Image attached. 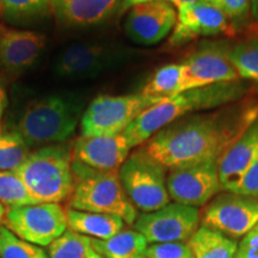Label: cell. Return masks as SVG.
<instances>
[{
    "label": "cell",
    "instance_id": "obj_19",
    "mask_svg": "<svg viewBox=\"0 0 258 258\" xmlns=\"http://www.w3.org/2000/svg\"><path fill=\"white\" fill-rule=\"evenodd\" d=\"M123 0H50V11L61 25L71 29L95 27L109 19Z\"/></svg>",
    "mask_w": 258,
    "mask_h": 258
},
{
    "label": "cell",
    "instance_id": "obj_28",
    "mask_svg": "<svg viewBox=\"0 0 258 258\" xmlns=\"http://www.w3.org/2000/svg\"><path fill=\"white\" fill-rule=\"evenodd\" d=\"M228 57L239 77L258 84V37L235 46Z\"/></svg>",
    "mask_w": 258,
    "mask_h": 258
},
{
    "label": "cell",
    "instance_id": "obj_38",
    "mask_svg": "<svg viewBox=\"0 0 258 258\" xmlns=\"http://www.w3.org/2000/svg\"><path fill=\"white\" fill-rule=\"evenodd\" d=\"M6 208H5V206L3 205L2 202H0V221H3L5 219V215H6Z\"/></svg>",
    "mask_w": 258,
    "mask_h": 258
},
{
    "label": "cell",
    "instance_id": "obj_9",
    "mask_svg": "<svg viewBox=\"0 0 258 258\" xmlns=\"http://www.w3.org/2000/svg\"><path fill=\"white\" fill-rule=\"evenodd\" d=\"M200 211L191 206L172 202L156 212L138 215L134 227L148 244L186 243L200 227Z\"/></svg>",
    "mask_w": 258,
    "mask_h": 258
},
{
    "label": "cell",
    "instance_id": "obj_7",
    "mask_svg": "<svg viewBox=\"0 0 258 258\" xmlns=\"http://www.w3.org/2000/svg\"><path fill=\"white\" fill-rule=\"evenodd\" d=\"M161 99L164 98L146 96L141 92L124 96H98L82 116V137L123 133L141 112Z\"/></svg>",
    "mask_w": 258,
    "mask_h": 258
},
{
    "label": "cell",
    "instance_id": "obj_1",
    "mask_svg": "<svg viewBox=\"0 0 258 258\" xmlns=\"http://www.w3.org/2000/svg\"><path fill=\"white\" fill-rule=\"evenodd\" d=\"M258 118L256 109L238 115L185 116L154 134L144 148L166 169L218 161L224 152Z\"/></svg>",
    "mask_w": 258,
    "mask_h": 258
},
{
    "label": "cell",
    "instance_id": "obj_39",
    "mask_svg": "<svg viewBox=\"0 0 258 258\" xmlns=\"http://www.w3.org/2000/svg\"><path fill=\"white\" fill-rule=\"evenodd\" d=\"M0 14H2V12H0Z\"/></svg>",
    "mask_w": 258,
    "mask_h": 258
},
{
    "label": "cell",
    "instance_id": "obj_18",
    "mask_svg": "<svg viewBox=\"0 0 258 258\" xmlns=\"http://www.w3.org/2000/svg\"><path fill=\"white\" fill-rule=\"evenodd\" d=\"M258 158V118L231 145L218 160L219 178L224 190L234 192L241 178Z\"/></svg>",
    "mask_w": 258,
    "mask_h": 258
},
{
    "label": "cell",
    "instance_id": "obj_25",
    "mask_svg": "<svg viewBox=\"0 0 258 258\" xmlns=\"http://www.w3.org/2000/svg\"><path fill=\"white\" fill-rule=\"evenodd\" d=\"M30 153L27 141L16 129L0 128V171H17Z\"/></svg>",
    "mask_w": 258,
    "mask_h": 258
},
{
    "label": "cell",
    "instance_id": "obj_37",
    "mask_svg": "<svg viewBox=\"0 0 258 258\" xmlns=\"http://www.w3.org/2000/svg\"><path fill=\"white\" fill-rule=\"evenodd\" d=\"M251 2V8H252L253 15L258 16V0H250Z\"/></svg>",
    "mask_w": 258,
    "mask_h": 258
},
{
    "label": "cell",
    "instance_id": "obj_31",
    "mask_svg": "<svg viewBox=\"0 0 258 258\" xmlns=\"http://www.w3.org/2000/svg\"><path fill=\"white\" fill-rule=\"evenodd\" d=\"M205 2L211 3L230 19L244 17L251 8L250 0H205Z\"/></svg>",
    "mask_w": 258,
    "mask_h": 258
},
{
    "label": "cell",
    "instance_id": "obj_32",
    "mask_svg": "<svg viewBox=\"0 0 258 258\" xmlns=\"http://www.w3.org/2000/svg\"><path fill=\"white\" fill-rule=\"evenodd\" d=\"M234 192L258 198V158L253 161L249 170L245 172Z\"/></svg>",
    "mask_w": 258,
    "mask_h": 258
},
{
    "label": "cell",
    "instance_id": "obj_12",
    "mask_svg": "<svg viewBox=\"0 0 258 258\" xmlns=\"http://www.w3.org/2000/svg\"><path fill=\"white\" fill-rule=\"evenodd\" d=\"M232 35L228 18L211 3L199 2L177 8V21L169 38L171 47H179L202 36Z\"/></svg>",
    "mask_w": 258,
    "mask_h": 258
},
{
    "label": "cell",
    "instance_id": "obj_10",
    "mask_svg": "<svg viewBox=\"0 0 258 258\" xmlns=\"http://www.w3.org/2000/svg\"><path fill=\"white\" fill-rule=\"evenodd\" d=\"M257 224L258 198L231 191L218 195L202 215V226L232 239L243 238Z\"/></svg>",
    "mask_w": 258,
    "mask_h": 258
},
{
    "label": "cell",
    "instance_id": "obj_17",
    "mask_svg": "<svg viewBox=\"0 0 258 258\" xmlns=\"http://www.w3.org/2000/svg\"><path fill=\"white\" fill-rule=\"evenodd\" d=\"M111 53L104 46L90 42H77L66 47L56 57L54 72L70 79L91 78L110 63Z\"/></svg>",
    "mask_w": 258,
    "mask_h": 258
},
{
    "label": "cell",
    "instance_id": "obj_22",
    "mask_svg": "<svg viewBox=\"0 0 258 258\" xmlns=\"http://www.w3.org/2000/svg\"><path fill=\"white\" fill-rule=\"evenodd\" d=\"M95 250L102 258H145L146 238L137 230H122L109 239H92Z\"/></svg>",
    "mask_w": 258,
    "mask_h": 258
},
{
    "label": "cell",
    "instance_id": "obj_11",
    "mask_svg": "<svg viewBox=\"0 0 258 258\" xmlns=\"http://www.w3.org/2000/svg\"><path fill=\"white\" fill-rule=\"evenodd\" d=\"M166 186L173 202L196 208L205 206L222 190L218 161L171 169Z\"/></svg>",
    "mask_w": 258,
    "mask_h": 258
},
{
    "label": "cell",
    "instance_id": "obj_6",
    "mask_svg": "<svg viewBox=\"0 0 258 258\" xmlns=\"http://www.w3.org/2000/svg\"><path fill=\"white\" fill-rule=\"evenodd\" d=\"M129 201L143 213L156 212L170 203L166 186V167L146 152L135 150L118 170Z\"/></svg>",
    "mask_w": 258,
    "mask_h": 258
},
{
    "label": "cell",
    "instance_id": "obj_33",
    "mask_svg": "<svg viewBox=\"0 0 258 258\" xmlns=\"http://www.w3.org/2000/svg\"><path fill=\"white\" fill-rule=\"evenodd\" d=\"M234 258H258V224L241 238Z\"/></svg>",
    "mask_w": 258,
    "mask_h": 258
},
{
    "label": "cell",
    "instance_id": "obj_34",
    "mask_svg": "<svg viewBox=\"0 0 258 258\" xmlns=\"http://www.w3.org/2000/svg\"><path fill=\"white\" fill-rule=\"evenodd\" d=\"M6 106H8V93H6L4 79L0 76V122H2L3 116H4Z\"/></svg>",
    "mask_w": 258,
    "mask_h": 258
},
{
    "label": "cell",
    "instance_id": "obj_30",
    "mask_svg": "<svg viewBox=\"0 0 258 258\" xmlns=\"http://www.w3.org/2000/svg\"><path fill=\"white\" fill-rule=\"evenodd\" d=\"M146 258H194L188 243L172 241V243L148 244Z\"/></svg>",
    "mask_w": 258,
    "mask_h": 258
},
{
    "label": "cell",
    "instance_id": "obj_3",
    "mask_svg": "<svg viewBox=\"0 0 258 258\" xmlns=\"http://www.w3.org/2000/svg\"><path fill=\"white\" fill-rule=\"evenodd\" d=\"M73 190L69 198L71 209L102 213L120 217L125 224L134 225L137 208L129 201L118 171H99L79 161H72Z\"/></svg>",
    "mask_w": 258,
    "mask_h": 258
},
{
    "label": "cell",
    "instance_id": "obj_20",
    "mask_svg": "<svg viewBox=\"0 0 258 258\" xmlns=\"http://www.w3.org/2000/svg\"><path fill=\"white\" fill-rule=\"evenodd\" d=\"M66 215L69 230L92 239H109L123 230L125 224L116 215L76 211L71 208L66 211Z\"/></svg>",
    "mask_w": 258,
    "mask_h": 258
},
{
    "label": "cell",
    "instance_id": "obj_15",
    "mask_svg": "<svg viewBox=\"0 0 258 258\" xmlns=\"http://www.w3.org/2000/svg\"><path fill=\"white\" fill-rule=\"evenodd\" d=\"M184 82L182 92L206 88L222 83L239 80V74L231 63L228 53L220 48H207L192 54L185 61Z\"/></svg>",
    "mask_w": 258,
    "mask_h": 258
},
{
    "label": "cell",
    "instance_id": "obj_35",
    "mask_svg": "<svg viewBox=\"0 0 258 258\" xmlns=\"http://www.w3.org/2000/svg\"><path fill=\"white\" fill-rule=\"evenodd\" d=\"M150 2H167L171 3L173 5L175 0H123L121 5V11H124V10L131 9L132 6L138 5V4H143V3H150Z\"/></svg>",
    "mask_w": 258,
    "mask_h": 258
},
{
    "label": "cell",
    "instance_id": "obj_23",
    "mask_svg": "<svg viewBox=\"0 0 258 258\" xmlns=\"http://www.w3.org/2000/svg\"><path fill=\"white\" fill-rule=\"evenodd\" d=\"M184 63L165 64L151 77V79L141 90V93L151 97H160V98H166L180 93L184 82Z\"/></svg>",
    "mask_w": 258,
    "mask_h": 258
},
{
    "label": "cell",
    "instance_id": "obj_26",
    "mask_svg": "<svg viewBox=\"0 0 258 258\" xmlns=\"http://www.w3.org/2000/svg\"><path fill=\"white\" fill-rule=\"evenodd\" d=\"M0 202L10 208L38 203L15 171H0Z\"/></svg>",
    "mask_w": 258,
    "mask_h": 258
},
{
    "label": "cell",
    "instance_id": "obj_14",
    "mask_svg": "<svg viewBox=\"0 0 258 258\" xmlns=\"http://www.w3.org/2000/svg\"><path fill=\"white\" fill-rule=\"evenodd\" d=\"M132 145L124 133L77 139L73 160L99 171H118L131 154Z\"/></svg>",
    "mask_w": 258,
    "mask_h": 258
},
{
    "label": "cell",
    "instance_id": "obj_13",
    "mask_svg": "<svg viewBox=\"0 0 258 258\" xmlns=\"http://www.w3.org/2000/svg\"><path fill=\"white\" fill-rule=\"evenodd\" d=\"M177 21V9L167 2L132 6L124 21L128 37L141 46H154L170 35Z\"/></svg>",
    "mask_w": 258,
    "mask_h": 258
},
{
    "label": "cell",
    "instance_id": "obj_16",
    "mask_svg": "<svg viewBox=\"0 0 258 258\" xmlns=\"http://www.w3.org/2000/svg\"><path fill=\"white\" fill-rule=\"evenodd\" d=\"M47 46L43 34L0 25V67L18 73L34 66Z\"/></svg>",
    "mask_w": 258,
    "mask_h": 258
},
{
    "label": "cell",
    "instance_id": "obj_8",
    "mask_svg": "<svg viewBox=\"0 0 258 258\" xmlns=\"http://www.w3.org/2000/svg\"><path fill=\"white\" fill-rule=\"evenodd\" d=\"M4 222L18 238L37 246H48L67 230L66 211L59 203L10 208Z\"/></svg>",
    "mask_w": 258,
    "mask_h": 258
},
{
    "label": "cell",
    "instance_id": "obj_21",
    "mask_svg": "<svg viewBox=\"0 0 258 258\" xmlns=\"http://www.w3.org/2000/svg\"><path fill=\"white\" fill-rule=\"evenodd\" d=\"M186 243L194 258H234L238 251L237 240L206 226H200Z\"/></svg>",
    "mask_w": 258,
    "mask_h": 258
},
{
    "label": "cell",
    "instance_id": "obj_29",
    "mask_svg": "<svg viewBox=\"0 0 258 258\" xmlns=\"http://www.w3.org/2000/svg\"><path fill=\"white\" fill-rule=\"evenodd\" d=\"M0 258H49L43 249L28 243L0 226Z\"/></svg>",
    "mask_w": 258,
    "mask_h": 258
},
{
    "label": "cell",
    "instance_id": "obj_2",
    "mask_svg": "<svg viewBox=\"0 0 258 258\" xmlns=\"http://www.w3.org/2000/svg\"><path fill=\"white\" fill-rule=\"evenodd\" d=\"M244 88L238 82L192 89L166 97L144 110L123 132L132 147L147 143L154 134L192 111L206 110L238 101Z\"/></svg>",
    "mask_w": 258,
    "mask_h": 258
},
{
    "label": "cell",
    "instance_id": "obj_24",
    "mask_svg": "<svg viewBox=\"0 0 258 258\" xmlns=\"http://www.w3.org/2000/svg\"><path fill=\"white\" fill-rule=\"evenodd\" d=\"M49 258H102L92 245V238L66 230L48 245Z\"/></svg>",
    "mask_w": 258,
    "mask_h": 258
},
{
    "label": "cell",
    "instance_id": "obj_36",
    "mask_svg": "<svg viewBox=\"0 0 258 258\" xmlns=\"http://www.w3.org/2000/svg\"><path fill=\"white\" fill-rule=\"evenodd\" d=\"M199 2H205V0H175L173 3V6L177 9L180 5H184V4H192V3H199Z\"/></svg>",
    "mask_w": 258,
    "mask_h": 258
},
{
    "label": "cell",
    "instance_id": "obj_27",
    "mask_svg": "<svg viewBox=\"0 0 258 258\" xmlns=\"http://www.w3.org/2000/svg\"><path fill=\"white\" fill-rule=\"evenodd\" d=\"M50 11V0H0V12L9 21H35Z\"/></svg>",
    "mask_w": 258,
    "mask_h": 258
},
{
    "label": "cell",
    "instance_id": "obj_5",
    "mask_svg": "<svg viewBox=\"0 0 258 258\" xmlns=\"http://www.w3.org/2000/svg\"><path fill=\"white\" fill-rule=\"evenodd\" d=\"M82 106L74 98L51 95L32 101L22 112L16 131L29 147H43L72 137Z\"/></svg>",
    "mask_w": 258,
    "mask_h": 258
},
{
    "label": "cell",
    "instance_id": "obj_4",
    "mask_svg": "<svg viewBox=\"0 0 258 258\" xmlns=\"http://www.w3.org/2000/svg\"><path fill=\"white\" fill-rule=\"evenodd\" d=\"M72 161L69 145H48L29 154L15 172L38 203H60L72 194Z\"/></svg>",
    "mask_w": 258,
    "mask_h": 258
}]
</instances>
